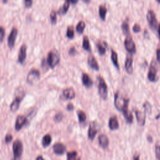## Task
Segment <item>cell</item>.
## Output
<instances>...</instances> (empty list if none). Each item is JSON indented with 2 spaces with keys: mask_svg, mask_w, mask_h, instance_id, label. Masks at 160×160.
I'll return each mask as SVG.
<instances>
[{
  "mask_svg": "<svg viewBox=\"0 0 160 160\" xmlns=\"http://www.w3.org/2000/svg\"><path fill=\"white\" fill-rule=\"evenodd\" d=\"M60 58L59 53L56 50H51L48 52L47 57V63L51 68H54L59 62Z\"/></svg>",
  "mask_w": 160,
  "mask_h": 160,
  "instance_id": "cell-1",
  "label": "cell"
},
{
  "mask_svg": "<svg viewBox=\"0 0 160 160\" xmlns=\"http://www.w3.org/2000/svg\"><path fill=\"white\" fill-rule=\"evenodd\" d=\"M12 150L14 160H21L23 151V146L22 142L19 139H17L13 142Z\"/></svg>",
  "mask_w": 160,
  "mask_h": 160,
  "instance_id": "cell-2",
  "label": "cell"
},
{
  "mask_svg": "<svg viewBox=\"0 0 160 160\" xmlns=\"http://www.w3.org/2000/svg\"><path fill=\"white\" fill-rule=\"evenodd\" d=\"M98 92L101 98L103 99H106L108 96V87L107 84L101 76L98 77Z\"/></svg>",
  "mask_w": 160,
  "mask_h": 160,
  "instance_id": "cell-3",
  "label": "cell"
},
{
  "mask_svg": "<svg viewBox=\"0 0 160 160\" xmlns=\"http://www.w3.org/2000/svg\"><path fill=\"white\" fill-rule=\"evenodd\" d=\"M129 102V99H124V102L121 108V111L123 114V116L126 121V122L129 124H131L133 121V116L131 112L128 110V104Z\"/></svg>",
  "mask_w": 160,
  "mask_h": 160,
  "instance_id": "cell-4",
  "label": "cell"
},
{
  "mask_svg": "<svg viewBox=\"0 0 160 160\" xmlns=\"http://www.w3.org/2000/svg\"><path fill=\"white\" fill-rule=\"evenodd\" d=\"M146 19H147V21L149 24V28L153 31L156 30L157 28H158V21H157L156 14L152 10H151V9L148 10L147 14H146Z\"/></svg>",
  "mask_w": 160,
  "mask_h": 160,
  "instance_id": "cell-5",
  "label": "cell"
},
{
  "mask_svg": "<svg viewBox=\"0 0 160 160\" xmlns=\"http://www.w3.org/2000/svg\"><path fill=\"white\" fill-rule=\"evenodd\" d=\"M125 49L130 54H134L136 52V48L134 42L132 40L131 35L126 36L124 42Z\"/></svg>",
  "mask_w": 160,
  "mask_h": 160,
  "instance_id": "cell-6",
  "label": "cell"
},
{
  "mask_svg": "<svg viewBox=\"0 0 160 160\" xmlns=\"http://www.w3.org/2000/svg\"><path fill=\"white\" fill-rule=\"evenodd\" d=\"M40 78L39 71L36 69H32L28 73L27 76V82L31 84H34L37 81L39 80Z\"/></svg>",
  "mask_w": 160,
  "mask_h": 160,
  "instance_id": "cell-7",
  "label": "cell"
},
{
  "mask_svg": "<svg viewBox=\"0 0 160 160\" xmlns=\"http://www.w3.org/2000/svg\"><path fill=\"white\" fill-rule=\"evenodd\" d=\"M148 78L151 82H156L157 81V67L156 64L154 61H152L149 68Z\"/></svg>",
  "mask_w": 160,
  "mask_h": 160,
  "instance_id": "cell-8",
  "label": "cell"
},
{
  "mask_svg": "<svg viewBox=\"0 0 160 160\" xmlns=\"http://www.w3.org/2000/svg\"><path fill=\"white\" fill-rule=\"evenodd\" d=\"M18 31L16 28L14 27L12 28L9 33V35L8 38V45L10 49L13 48L14 46L16 39L18 36Z\"/></svg>",
  "mask_w": 160,
  "mask_h": 160,
  "instance_id": "cell-9",
  "label": "cell"
},
{
  "mask_svg": "<svg viewBox=\"0 0 160 160\" xmlns=\"http://www.w3.org/2000/svg\"><path fill=\"white\" fill-rule=\"evenodd\" d=\"M23 97H24V94H18L16 96V98L12 101V102L10 106V109L12 112H16L18 109L20 103H21V101L23 99Z\"/></svg>",
  "mask_w": 160,
  "mask_h": 160,
  "instance_id": "cell-10",
  "label": "cell"
},
{
  "mask_svg": "<svg viewBox=\"0 0 160 160\" xmlns=\"http://www.w3.org/2000/svg\"><path fill=\"white\" fill-rule=\"evenodd\" d=\"M26 52H27V46L26 44H22L19 49V54H18V61L20 64H22L26 58Z\"/></svg>",
  "mask_w": 160,
  "mask_h": 160,
  "instance_id": "cell-11",
  "label": "cell"
},
{
  "mask_svg": "<svg viewBox=\"0 0 160 160\" xmlns=\"http://www.w3.org/2000/svg\"><path fill=\"white\" fill-rule=\"evenodd\" d=\"M135 115L136 118V120L138 124L140 126H144L146 122V112H142L141 111L136 109L135 110Z\"/></svg>",
  "mask_w": 160,
  "mask_h": 160,
  "instance_id": "cell-12",
  "label": "cell"
},
{
  "mask_svg": "<svg viewBox=\"0 0 160 160\" xmlns=\"http://www.w3.org/2000/svg\"><path fill=\"white\" fill-rule=\"evenodd\" d=\"M98 128H97V125L94 122H91L89 129H88V138L90 140H93L98 132Z\"/></svg>",
  "mask_w": 160,
  "mask_h": 160,
  "instance_id": "cell-13",
  "label": "cell"
},
{
  "mask_svg": "<svg viewBox=\"0 0 160 160\" xmlns=\"http://www.w3.org/2000/svg\"><path fill=\"white\" fill-rule=\"evenodd\" d=\"M27 121V119L25 116L19 115L17 117L16 120V123H15V128L17 131H19L22 126L26 124Z\"/></svg>",
  "mask_w": 160,
  "mask_h": 160,
  "instance_id": "cell-14",
  "label": "cell"
},
{
  "mask_svg": "<svg viewBox=\"0 0 160 160\" xmlns=\"http://www.w3.org/2000/svg\"><path fill=\"white\" fill-rule=\"evenodd\" d=\"M98 142H99V146L102 148L106 149V148H108L109 145L108 137L104 134H101L98 137Z\"/></svg>",
  "mask_w": 160,
  "mask_h": 160,
  "instance_id": "cell-15",
  "label": "cell"
},
{
  "mask_svg": "<svg viewBox=\"0 0 160 160\" xmlns=\"http://www.w3.org/2000/svg\"><path fill=\"white\" fill-rule=\"evenodd\" d=\"M53 151L56 154H62L66 151V146L60 142L56 143L53 146Z\"/></svg>",
  "mask_w": 160,
  "mask_h": 160,
  "instance_id": "cell-16",
  "label": "cell"
},
{
  "mask_svg": "<svg viewBox=\"0 0 160 160\" xmlns=\"http://www.w3.org/2000/svg\"><path fill=\"white\" fill-rule=\"evenodd\" d=\"M108 126L109 128L111 130H116L118 129L119 128V122H118V120L116 118V116H112L109 118V122H108Z\"/></svg>",
  "mask_w": 160,
  "mask_h": 160,
  "instance_id": "cell-17",
  "label": "cell"
},
{
  "mask_svg": "<svg viewBox=\"0 0 160 160\" xmlns=\"http://www.w3.org/2000/svg\"><path fill=\"white\" fill-rule=\"evenodd\" d=\"M88 63L89 66L92 69H93L96 71L99 70V64H98L96 58L92 55H90V56H88Z\"/></svg>",
  "mask_w": 160,
  "mask_h": 160,
  "instance_id": "cell-18",
  "label": "cell"
},
{
  "mask_svg": "<svg viewBox=\"0 0 160 160\" xmlns=\"http://www.w3.org/2000/svg\"><path fill=\"white\" fill-rule=\"evenodd\" d=\"M62 95L67 99H72L75 97V91L73 88H68L63 90Z\"/></svg>",
  "mask_w": 160,
  "mask_h": 160,
  "instance_id": "cell-19",
  "label": "cell"
},
{
  "mask_svg": "<svg viewBox=\"0 0 160 160\" xmlns=\"http://www.w3.org/2000/svg\"><path fill=\"white\" fill-rule=\"evenodd\" d=\"M82 82L84 86L88 88H91L93 84L92 80L86 73H83L82 74Z\"/></svg>",
  "mask_w": 160,
  "mask_h": 160,
  "instance_id": "cell-20",
  "label": "cell"
},
{
  "mask_svg": "<svg viewBox=\"0 0 160 160\" xmlns=\"http://www.w3.org/2000/svg\"><path fill=\"white\" fill-rule=\"evenodd\" d=\"M125 69L128 74H132L133 71L132 68V58L128 56L125 61Z\"/></svg>",
  "mask_w": 160,
  "mask_h": 160,
  "instance_id": "cell-21",
  "label": "cell"
},
{
  "mask_svg": "<svg viewBox=\"0 0 160 160\" xmlns=\"http://www.w3.org/2000/svg\"><path fill=\"white\" fill-rule=\"evenodd\" d=\"M124 99H121L119 97V94L118 92H116L114 94V106L116 107V108L119 110L121 111L123 102H124Z\"/></svg>",
  "mask_w": 160,
  "mask_h": 160,
  "instance_id": "cell-22",
  "label": "cell"
},
{
  "mask_svg": "<svg viewBox=\"0 0 160 160\" xmlns=\"http://www.w3.org/2000/svg\"><path fill=\"white\" fill-rule=\"evenodd\" d=\"M107 14V8L105 5L101 4L99 6V15L102 21H105Z\"/></svg>",
  "mask_w": 160,
  "mask_h": 160,
  "instance_id": "cell-23",
  "label": "cell"
},
{
  "mask_svg": "<svg viewBox=\"0 0 160 160\" xmlns=\"http://www.w3.org/2000/svg\"><path fill=\"white\" fill-rule=\"evenodd\" d=\"M106 42H98L96 43V47H97V49L98 50V52L99 53L100 55H104L105 53H106Z\"/></svg>",
  "mask_w": 160,
  "mask_h": 160,
  "instance_id": "cell-24",
  "label": "cell"
},
{
  "mask_svg": "<svg viewBox=\"0 0 160 160\" xmlns=\"http://www.w3.org/2000/svg\"><path fill=\"white\" fill-rule=\"evenodd\" d=\"M69 6H70V2L68 0H66L64 4L62 5V6L58 11V13L61 15L65 14L68 12V9L69 8Z\"/></svg>",
  "mask_w": 160,
  "mask_h": 160,
  "instance_id": "cell-25",
  "label": "cell"
},
{
  "mask_svg": "<svg viewBox=\"0 0 160 160\" xmlns=\"http://www.w3.org/2000/svg\"><path fill=\"white\" fill-rule=\"evenodd\" d=\"M111 61L114 64V66L118 69H119V63H118V54L117 52L114 51V50H111Z\"/></svg>",
  "mask_w": 160,
  "mask_h": 160,
  "instance_id": "cell-26",
  "label": "cell"
},
{
  "mask_svg": "<svg viewBox=\"0 0 160 160\" xmlns=\"http://www.w3.org/2000/svg\"><path fill=\"white\" fill-rule=\"evenodd\" d=\"M121 29L122 31V32L124 33V35H126V36H129L131 35V33L129 32V24H128V20H125L122 25H121Z\"/></svg>",
  "mask_w": 160,
  "mask_h": 160,
  "instance_id": "cell-27",
  "label": "cell"
},
{
  "mask_svg": "<svg viewBox=\"0 0 160 160\" xmlns=\"http://www.w3.org/2000/svg\"><path fill=\"white\" fill-rule=\"evenodd\" d=\"M82 48L87 51H91V46H90V42L89 38L87 36H84L83 37V40H82Z\"/></svg>",
  "mask_w": 160,
  "mask_h": 160,
  "instance_id": "cell-28",
  "label": "cell"
},
{
  "mask_svg": "<svg viewBox=\"0 0 160 160\" xmlns=\"http://www.w3.org/2000/svg\"><path fill=\"white\" fill-rule=\"evenodd\" d=\"M52 141V138L50 134H46L45 136H44V137L42 138V145L43 146L44 148H46L48 146H49V144H51Z\"/></svg>",
  "mask_w": 160,
  "mask_h": 160,
  "instance_id": "cell-29",
  "label": "cell"
},
{
  "mask_svg": "<svg viewBox=\"0 0 160 160\" xmlns=\"http://www.w3.org/2000/svg\"><path fill=\"white\" fill-rule=\"evenodd\" d=\"M67 160H81L78 152L75 151L67 153Z\"/></svg>",
  "mask_w": 160,
  "mask_h": 160,
  "instance_id": "cell-30",
  "label": "cell"
},
{
  "mask_svg": "<svg viewBox=\"0 0 160 160\" xmlns=\"http://www.w3.org/2000/svg\"><path fill=\"white\" fill-rule=\"evenodd\" d=\"M85 27H86V24L83 21H79V22L77 24L76 28L77 32H78L79 34H82L85 29Z\"/></svg>",
  "mask_w": 160,
  "mask_h": 160,
  "instance_id": "cell-31",
  "label": "cell"
},
{
  "mask_svg": "<svg viewBox=\"0 0 160 160\" xmlns=\"http://www.w3.org/2000/svg\"><path fill=\"white\" fill-rule=\"evenodd\" d=\"M74 32L73 26H68L66 31V37L69 39H72L74 38Z\"/></svg>",
  "mask_w": 160,
  "mask_h": 160,
  "instance_id": "cell-32",
  "label": "cell"
},
{
  "mask_svg": "<svg viewBox=\"0 0 160 160\" xmlns=\"http://www.w3.org/2000/svg\"><path fill=\"white\" fill-rule=\"evenodd\" d=\"M50 20L52 24H55L57 22V12L54 10H52L50 12Z\"/></svg>",
  "mask_w": 160,
  "mask_h": 160,
  "instance_id": "cell-33",
  "label": "cell"
},
{
  "mask_svg": "<svg viewBox=\"0 0 160 160\" xmlns=\"http://www.w3.org/2000/svg\"><path fill=\"white\" fill-rule=\"evenodd\" d=\"M78 119L80 122H83L86 121V115L85 112L82 111H78Z\"/></svg>",
  "mask_w": 160,
  "mask_h": 160,
  "instance_id": "cell-34",
  "label": "cell"
},
{
  "mask_svg": "<svg viewBox=\"0 0 160 160\" xmlns=\"http://www.w3.org/2000/svg\"><path fill=\"white\" fill-rule=\"evenodd\" d=\"M143 108L144 109V112L146 113H151V104L148 102H144V104H143Z\"/></svg>",
  "mask_w": 160,
  "mask_h": 160,
  "instance_id": "cell-35",
  "label": "cell"
},
{
  "mask_svg": "<svg viewBox=\"0 0 160 160\" xmlns=\"http://www.w3.org/2000/svg\"><path fill=\"white\" fill-rule=\"evenodd\" d=\"M155 154L158 160H160V144L155 147Z\"/></svg>",
  "mask_w": 160,
  "mask_h": 160,
  "instance_id": "cell-36",
  "label": "cell"
},
{
  "mask_svg": "<svg viewBox=\"0 0 160 160\" xmlns=\"http://www.w3.org/2000/svg\"><path fill=\"white\" fill-rule=\"evenodd\" d=\"M62 118H63V115L62 113L59 112V113H58L56 114V116H54V121L56 122H60L62 119Z\"/></svg>",
  "mask_w": 160,
  "mask_h": 160,
  "instance_id": "cell-37",
  "label": "cell"
},
{
  "mask_svg": "<svg viewBox=\"0 0 160 160\" xmlns=\"http://www.w3.org/2000/svg\"><path fill=\"white\" fill-rule=\"evenodd\" d=\"M5 35V30L4 28L0 26V42H2Z\"/></svg>",
  "mask_w": 160,
  "mask_h": 160,
  "instance_id": "cell-38",
  "label": "cell"
},
{
  "mask_svg": "<svg viewBox=\"0 0 160 160\" xmlns=\"http://www.w3.org/2000/svg\"><path fill=\"white\" fill-rule=\"evenodd\" d=\"M132 30L136 33L139 32L141 31V27L138 24H135L132 27Z\"/></svg>",
  "mask_w": 160,
  "mask_h": 160,
  "instance_id": "cell-39",
  "label": "cell"
},
{
  "mask_svg": "<svg viewBox=\"0 0 160 160\" xmlns=\"http://www.w3.org/2000/svg\"><path fill=\"white\" fill-rule=\"evenodd\" d=\"M12 139V136L11 134H6V138H5V141L6 142H10Z\"/></svg>",
  "mask_w": 160,
  "mask_h": 160,
  "instance_id": "cell-40",
  "label": "cell"
},
{
  "mask_svg": "<svg viewBox=\"0 0 160 160\" xmlns=\"http://www.w3.org/2000/svg\"><path fill=\"white\" fill-rule=\"evenodd\" d=\"M24 3L26 8H30L32 4V0H24Z\"/></svg>",
  "mask_w": 160,
  "mask_h": 160,
  "instance_id": "cell-41",
  "label": "cell"
},
{
  "mask_svg": "<svg viewBox=\"0 0 160 160\" xmlns=\"http://www.w3.org/2000/svg\"><path fill=\"white\" fill-rule=\"evenodd\" d=\"M156 58L158 62L160 64V48H158L156 50Z\"/></svg>",
  "mask_w": 160,
  "mask_h": 160,
  "instance_id": "cell-42",
  "label": "cell"
},
{
  "mask_svg": "<svg viewBox=\"0 0 160 160\" xmlns=\"http://www.w3.org/2000/svg\"><path fill=\"white\" fill-rule=\"evenodd\" d=\"M69 54L70 55H74V54H76V49H75V48H74V47H72V48L69 49Z\"/></svg>",
  "mask_w": 160,
  "mask_h": 160,
  "instance_id": "cell-43",
  "label": "cell"
},
{
  "mask_svg": "<svg viewBox=\"0 0 160 160\" xmlns=\"http://www.w3.org/2000/svg\"><path fill=\"white\" fill-rule=\"evenodd\" d=\"M67 108V110L71 111L73 110L74 106H73V105H72L71 103H69V104H68L67 105V108Z\"/></svg>",
  "mask_w": 160,
  "mask_h": 160,
  "instance_id": "cell-44",
  "label": "cell"
},
{
  "mask_svg": "<svg viewBox=\"0 0 160 160\" xmlns=\"http://www.w3.org/2000/svg\"><path fill=\"white\" fill-rule=\"evenodd\" d=\"M133 160H140L139 155H134L133 158Z\"/></svg>",
  "mask_w": 160,
  "mask_h": 160,
  "instance_id": "cell-45",
  "label": "cell"
},
{
  "mask_svg": "<svg viewBox=\"0 0 160 160\" xmlns=\"http://www.w3.org/2000/svg\"><path fill=\"white\" fill-rule=\"evenodd\" d=\"M68 1H69L70 2H71L72 4H76L78 1V0H68Z\"/></svg>",
  "mask_w": 160,
  "mask_h": 160,
  "instance_id": "cell-46",
  "label": "cell"
},
{
  "mask_svg": "<svg viewBox=\"0 0 160 160\" xmlns=\"http://www.w3.org/2000/svg\"><path fill=\"white\" fill-rule=\"evenodd\" d=\"M36 160H44V159H43V158H42V156H38V157L36 158Z\"/></svg>",
  "mask_w": 160,
  "mask_h": 160,
  "instance_id": "cell-47",
  "label": "cell"
},
{
  "mask_svg": "<svg viewBox=\"0 0 160 160\" xmlns=\"http://www.w3.org/2000/svg\"><path fill=\"white\" fill-rule=\"evenodd\" d=\"M158 34H159V38L160 40V24L158 25Z\"/></svg>",
  "mask_w": 160,
  "mask_h": 160,
  "instance_id": "cell-48",
  "label": "cell"
},
{
  "mask_svg": "<svg viewBox=\"0 0 160 160\" xmlns=\"http://www.w3.org/2000/svg\"><path fill=\"white\" fill-rule=\"evenodd\" d=\"M82 1L85 3H89L90 2V0H82Z\"/></svg>",
  "mask_w": 160,
  "mask_h": 160,
  "instance_id": "cell-49",
  "label": "cell"
},
{
  "mask_svg": "<svg viewBox=\"0 0 160 160\" xmlns=\"http://www.w3.org/2000/svg\"><path fill=\"white\" fill-rule=\"evenodd\" d=\"M8 1V0H2V2H3L4 3H6Z\"/></svg>",
  "mask_w": 160,
  "mask_h": 160,
  "instance_id": "cell-50",
  "label": "cell"
},
{
  "mask_svg": "<svg viewBox=\"0 0 160 160\" xmlns=\"http://www.w3.org/2000/svg\"><path fill=\"white\" fill-rule=\"evenodd\" d=\"M156 1H157L158 3H160V0H156Z\"/></svg>",
  "mask_w": 160,
  "mask_h": 160,
  "instance_id": "cell-51",
  "label": "cell"
}]
</instances>
